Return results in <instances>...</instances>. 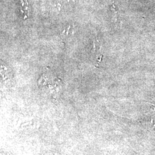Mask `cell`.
<instances>
[{"instance_id":"obj_1","label":"cell","mask_w":155,"mask_h":155,"mask_svg":"<svg viewBox=\"0 0 155 155\" xmlns=\"http://www.w3.org/2000/svg\"><path fill=\"white\" fill-rule=\"evenodd\" d=\"M21 1V11L22 13H24L25 18H26L27 17V13H29V5H28V2L27 0H20Z\"/></svg>"}]
</instances>
